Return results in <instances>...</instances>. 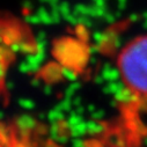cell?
<instances>
[{
    "label": "cell",
    "instance_id": "cell-2",
    "mask_svg": "<svg viewBox=\"0 0 147 147\" xmlns=\"http://www.w3.org/2000/svg\"><path fill=\"white\" fill-rule=\"evenodd\" d=\"M0 147H41L28 127L11 121L4 123L0 136Z\"/></svg>",
    "mask_w": 147,
    "mask_h": 147
},
{
    "label": "cell",
    "instance_id": "cell-1",
    "mask_svg": "<svg viewBox=\"0 0 147 147\" xmlns=\"http://www.w3.org/2000/svg\"><path fill=\"white\" fill-rule=\"evenodd\" d=\"M118 67L129 90L147 98V35L138 36L123 48L118 57Z\"/></svg>",
    "mask_w": 147,
    "mask_h": 147
}]
</instances>
